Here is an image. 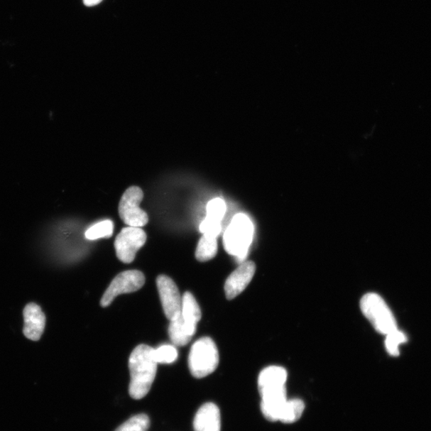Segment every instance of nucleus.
<instances>
[{"label": "nucleus", "instance_id": "1", "mask_svg": "<svg viewBox=\"0 0 431 431\" xmlns=\"http://www.w3.org/2000/svg\"><path fill=\"white\" fill-rule=\"evenodd\" d=\"M158 364L153 347L141 344L132 351L129 359L131 372L129 392L134 400H141L149 393L156 377Z\"/></svg>", "mask_w": 431, "mask_h": 431}, {"label": "nucleus", "instance_id": "2", "mask_svg": "<svg viewBox=\"0 0 431 431\" xmlns=\"http://www.w3.org/2000/svg\"><path fill=\"white\" fill-rule=\"evenodd\" d=\"M254 236V225L246 214H238L229 224L223 237L225 251L241 262L246 259Z\"/></svg>", "mask_w": 431, "mask_h": 431}, {"label": "nucleus", "instance_id": "3", "mask_svg": "<svg viewBox=\"0 0 431 431\" xmlns=\"http://www.w3.org/2000/svg\"><path fill=\"white\" fill-rule=\"evenodd\" d=\"M219 364V352L214 341L204 337L192 344L189 356V368L192 376L207 377L214 372Z\"/></svg>", "mask_w": 431, "mask_h": 431}, {"label": "nucleus", "instance_id": "4", "mask_svg": "<svg viewBox=\"0 0 431 431\" xmlns=\"http://www.w3.org/2000/svg\"><path fill=\"white\" fill-rule=\"evenodd\" d=\"M360 310L378 332L388 334L398 329L393 313L378 294L364 295L360 300Z\"/></svg>", "mask_w": 431, "mask_h": 431}, {"label": "nucleus", "instance_id": "5", "mask_svg": "<svg viewBox=\"0 0 431 431\" xmlns=\"http://www.w3.org/2000/svg\"><path fill=\"white\" fill-rule=\"evenodd\" d=\"M144 194L138 186H131L121 196L119 213L121 221L131 227L141 228L149 222V217L140 208Z\"/></svg>", "mask_w": 431, "mask_h": 431}, {"label": "nucleus", "instance_id": "6", "mask_svg": "<svg viewBox=\"0 0 431 431\" xmlns=\"http://www.w3.org/2000/svg\"><path fill=\"white\" fill-rule=\"evenodd\" d=\"M145 282L144 274L138 270H129L121 273L107 288L101 300V305L104 307H108L118 295L139 290L143 287Z\"/></svg>", "mask_w": 431, "mask_h": 431}, {"label": "nucleus", "instance_id": "7", "mask_svg": "<svg viewBox=\"0 0 431 431\" xmlns=\"http://www.w3.org/2000/svg\"><path fill=\"white\" fill-rule=\"evenodd\" d=\"M146 239V234L141 228L128 227L122 229L114 241L116 255L121 262H133L138 251L144 246Z\"/></svg>", "mask_w": 431, "mask_h": 431}, {"label": "nucleus", "instance_id": "8", "mask_svg": "<svg viewBox=\"0 0 431 431\" xmlns=\"http://www.w3.org/2000/svg\"><path fill=\"white\" fill-rule=\"evenodd\" d=\"M157 287L165 317L170 320L177 318L182 311V299L178 288L169 276L160 275Z\"/></svg>", "mask_w": 431, "mask_h": 431}, {"label": "nucleus", "instance_id": "9", "mask_svg": "<svg viewBox=\"0 0 431 431\" xmlns=\"http://www.w3.org/2000/svg\"><path fill=\"white\" fill-rule=\"evenodd\" d=\"M256 266L253 261H244L234 273H231L224 284L225 295L233 300L239 295L253 278Z\"/></svg>", "mask_w": 431, "mask_h": 431}, {"label": "nucleus", "instance_id": "10", "mask_svg": "<svg viewBox=\"0 0 431 431\" xmlns=\"http://www.w3.org/2000/svg\"><path fill=\"white\" fill-rule=\"evenodd\" d=\"M23 317L24 336L31 340H40L46 325V317L41 307L34 303L28 304L24 308Z\"/></svg>", "mask_w": 431, "mask_h": 431}, {"label": "nucleus", "instance_id": "11", "mask_svg": "<svg viewBox=\"0 0 431 431\" xmlns=\"http://www.w3.org/2000/svg\"><path fill=\"white\" fill-rule=\"evenodd\" d=\"M261 396V409L263 416L269 421H279L280 411L288 400L286 388L270 391Z\"/></svg>", "mask_w": 431, "mask_h": 431}, {"label": "nucleus", "instance_id": "12", "mask_svg": "<svg viewBox=\"0 0 431 431\" xmlns=\"http://www.w3.org/2000/svg\"><path fill=\"white\" fill-rule=\"evenodd\" d=\"M195 431H221V413L216 404L205 403L194 420Z\"/></svg>", "mask_w": 431, "mask_h": 431}, {"label": "nucleus", "instance_id": "13", "mask_svg": "<svg viewBox=\"0 0 431 431\" xmlns=\"http://www.w3.org/2000/svg\"><path fill=\"white\" fill-rule=\"evenodd\" d=\"M288 378L287 371L279 366H271L261 371L258 378L260 394L285 388Z\"/></svg>", "mask_w": 431, "mask_h": 431}, {"label": "nucleus", "instance_id": "14", "mask_svg": "<svg viewBox=\"0 0 431 431\" xmlns=\"http://www.w3.org/2000/svg\"><path fill=\"white\" fill-rule=\"evenodd\" d=\"M181 315L186 326L195 334L197 325L202 319V311L194 295L189 292L183 295Z\"/></svg>", "mask_w": 431, "mask_h": 431}, {"label": "nucleus", "instance_id": "15", "mask_svg": "<svg viewBox=\"0 0 431 431\" xmlns=\"http://www.w3.org/2000/svg\"><path fill=\"white\" fill-rule=\"evenodd\" d=\"M168 332L172 343L178 347L187 345L195 336V334L186 326L181 314L177 318L170 320Z\"/></svg>", "mask_w": 431, "mask_h": 431}, {"label": "nucleus", "instance_id": "16", "mask_svg": "<svg viewBox=\"0 0 431 431\" xmlns=\"http://www.w3.org/2000/svg\"><path fill=\"white\" fill-rule=\"evenodd\" d=\"M305 405L303 401L295 398L287 400L280 411L279 421L284 423H293L298 421L304 413Z\"/></svg>", "mask_w": 431, "mask_h": 431}, {"label": "nucleus", "instance_id": "17", "mask_svg": "<svg viewBox=\"0 0 431 431\" xmlns=\"http://www.w3.org/2000/svg\"><path fill=\"white\" fill-rule=\"evenodd\" d=\"M217 237L203 234L196 249V258L200 262L210 261L217 253Z\"/></svg>", "mask_w": 431, "mask_h": 431}, {"label": "nucleus", "instance_id": "18", "mask_svg": "<svg viewBox=\"0 0 431 431\" xmlns=\"http://www.w3.org/2000/svg\"><path fill=\"white\" fill-rule=\"evenodd\" d=\"M114 231V224L111 220H105L95 224L86 231L88 240H97L99 238L111 237Z\"/></svg>", "mask_w": 431, "mask_h": 431}, {"label": "nucleus", "instance_id": "19", "mask_svg": "<svg viewBox=\"0 0 431 431\" xmlns=\"http://www.w3.org/2000/svg\"><path fill=\"white\" fill-rule=\"evenodd\" d=\"M151 425L149 417L144 414L134 415L115 431H147Z\"/></svg>", "mask_w": 431, "mask_h": 431}, {"label": "nucleus", "instance_id": "20", "mask_svg": "<svg viewBox=\"0 0 431 431\" xmlns=\"http://www.w3.org/2000/svg\"><path fill=\"white\" fill-rule=\"evenodd\" d=\"M385 345L388 352L392 356H398L400 355V345L407 342L408 338L406 334L398 329L386 334Z\"/></svg>", "mask_w": 431, "mask_h": 431}, {"label": "nucleus", "instance_id": "21", "mask_svg": "<svg viewBox=\"0 0 431 431\" xmlns=\"http://www.w3.org/2000/svg\"><path fill=\"white\" fill-rule=\"evenodd\" d=\"M154 356L158 364H172L178 359V353L175 347L163 345L154 350Z\"/></svg>", "mask_w": 431, "mask_h": 431}, {"label": "nucleus", "instance_id": "22", "mask_svg": "<svg viewBox=\"0 0 431 431\" xmlns=\"http://www.w3.org/2000/svg\"><path fill=\"white\" fill-rule=\"evenodd\" d=\"M207 211V217L222 222L224 217L225 212H227V204H225L223 199L217 197L208 203Z\"/></svg>", "mask_w": 431, "mask_h": 431}, {"label": "nucleus", "instance_id": "23", "mask_svg": "<svg viewBox=\"0 0 431 431\" xmlns=\"http://www.w3.org/2000/svg\"><path fill=\"white\" fill-rule=\"evenodd\" d=\"M222 222L214 220L208 217H205L200 224L202 234L217 237L222 231Z\"/></svg>", "mask_w": 431, "mask_h": 431}, {"label": "nucleus", "instance_id": "24", "mask_svg": "<svg viewBox=\"0 0 431 431\" xmlns=\"http://www.w3.org/2000/svg\"><path fill=\"white\" fill-rule=\"evenodd\" d=\"M102 0H83L84 4L87 6H93L99 4Z\"/></svg>", "mask_w": 431, "mask_h": 431}]
</instances>
